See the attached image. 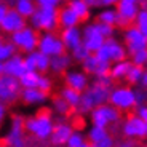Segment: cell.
<instances>
[{
  "label": "cell",
  "instance_id": "b9f144b4",
  "mask_svg": "<svg viewBox=\"0 0 147 147\" xmlns=\"http://www.w3.org/2000/svg\"><path fill=\"white\" fill-rule=\"evenodd\" d=\"M53 88V83H51V80L47 77V75H43L42 74L40 75V78H38V85H37V90H40V91H43V93H47L48 94V91Z\"/></svg>",
  "mask_w": 147,
  "mask_h": 147
},
{
  "label": "cell",
  "instance_id": "4dcf8cb0",
  "mask_svg": "<svg viewBox=\"0 0 147 147\" xmlns=\"http://www.w3.org/2000/svg\"><path fill=\"white\" fill-rule=\"evenodd\" d=\"M34 59H35V70L40 72H48L50 70V58L38 51H34Z\"/></svg>",
  "mask_w": 147,
  "mask_h": 147
},
{
  "label": "cell",
  "instance_id": "9a60e30c",
  "mask_svg": "<svg viewBox=\"0 0 147 147\" xmlns=\"http://www.w3.org/2000/svg\"><path fill=\"white\" fill-rule=\"evenodd\" d=\"M64 83H66L67 88L70 90H75V91L78 93H83L85 90L88 88V75L85 72H82V70H69V72H66V75H64Z\"/></svg>",
  "mask_w": 147,
  "mask_h": 147
},
{
  "label": "cell",
  "instance_id": "4fadbf2b",
  "mask_svg": "<svg viewBox=\"0 0 147 147\" xmlns=\"http://www.w3.org/2000/svg\"><path fill=\"white\" fill-rule=\"evenodd\" d=\"M104 42H106V38L101 37L99 34L96 32L93 24H86V26L83 27V30H82V45H83L91 55H94V53L102 47Z\"/></svg>",
  "mask_w": 147,
  "mask_h": 147
},
{
  "label": "cell",
  "instance_id": "ba28073f",
  "mask_svg": "<svg viewBox=\"0 0 147 147\" xmlns=\"http://www.w3.org/2000/svg\"><path fill=\"white\" fill-rule=\"evenodd\" d=\"M90 120H91L93 126L107 128L109 125L117 123L120 120V112L117 109H114L110 104H102V106L96 107L90 112Z\"/></svg>",
  "mask_w": 147,
  "mask_h": 147
},
{
  "label": "cell",
  "instance_id": "7a4b0ae2",
  "mask_svg": "<svg viewBox=\"0 0 147 147\" xmlns=\"http://www.w3.org/2000/svg\"><path fill=\"white\" fill-rule=\"evenodd\" d=\"M94 56L101 63L115 64V63H120V61H125L128 53H126V48L117 38L112 37V38H107L104 42V45L94 53Z\"/></svg>",
  "mask_w": 147,
  "mask_h": 147
},
{
  "label": "cell",
  "instance_id": "c3c4849f",
  "mask_svg": "<svg viewBox=\"0 0 147 147\" xmlns=\"http://www.w3.org/2000/svg\"><path fill=\"white\" fill-rule=\"evenodd\" d=\"M5 117H7V107H5V104L0 102V125L5 120Z\"/></svg>",
  "mask_w": 147,
  "mask_h": 147
},
{
  "label": "cell",
  "instance_id": "bcb514c9",
  "mask_svg": "<svg viewBox=\"0 0 147 147\" xmlns=\"http://www.w3.org/2000/svg\"><path fill=\"white\" fill-rule=\"evenodd\" d=\"M7 11H8V7L5 2H0V24H2V21H3L5 15H7Z\"/></svg>",
  "mask_w": 147,
  "mask_h": 147
},
{
  "label": "cell",
  "instance_id": "8992f818",
  "mask_svg": "<svg viewBox=\"0 0 147 147\" xmlns=\"http://www.w3.org/2000/svg\"><path fill=\"white\" fill-rule=\"evenodd\" d=\"M10 43L16 48V50H22L29 53L37 51V45H38V35L34 29H30L29 26H26L24 29L18 30V32L11 34V40Z\"/></svg>",
  "mask_w": 147,
  "mask_h": 147
},
{
  "label": "cell",
  "instance_id": "cb8c5ba5",
  "mask_svg": "<svg viewBox=\"0 0 147 147\" xmlns=\"http://www.w3.org/2000/svg\"><path fill=\"white\" fill-rule=\"evenodd\" d=\"M13 8H15L16 13L24 19H29L37 10L35 2H32V0H18V2H15V7Z\"/></svg>",
  "mask_w": 147,
  "mask_h": 147
},
{
  "label": "cell",
  "instance_id": "681fc988",
  "mask_svg": "<svg viewBox=\"0 0 147 147\" xmlns=\"http://www.w3.org/2000/svg\"><path fill=\"white\" fill-rule=\"evenodd\" d=\"M118 147H134V142H133L131 139H126V141L118 144Z\"/></svg>",
  "mask_w": 147,
  "mask_h": 147
},
{
  "label": "cell",
  "instance_id": "1f68e13d",
  "mask_svg": "<svg viewBox=\"0 0 147 147\" xmlns=\"http://www.w3.org/2000/svg\"><path fill=\"white\" fill-rule=\"evenodd\" d=\"M98 66H99V61L96 59V56L94 55H90L88 58L85 59L83 63H82V72H85L86 75H94L96 74V70H98Z\"/></svg>",
  "mask_w": 147,
  "mask_h": 147
},
{
  "label": "cell",
  "instance_id": "d6a6232c",
  "mask_svg": "<svg viewBox=\"0 0 147 147\" xmlns=\"http://www.w3.org/2000/svg\"><path fill=\"white\" fill-rule=\"evenodd\" d=\"M129 63L133 64V66H136V67H142L147 64V48L146 50H138V51L131 53L129 55Z\"/></svg>",
  "mask_w": 147,
  "mask_h": 147
},
{
  "label": "cell",
  "instance_id": "ac0fdd59",
  "mask_svg": "<svg viewBox=\"0 0 147 147\" xmlns=\"http://www.w3.org/2000/svg\"><path fill=\"white\" fill-rule=\"evenodd\" d=\"M38 10V8H37ZM38 18H40V30L45 32H53L59 26L58 10H38Z\"/></svg>",
  "mask_w": 147,
  "mask_h": 147
},
{
  "label": "cell",
  "instance_id": "9f6ffc18",
  "mask_svg": "<svg viewBox=\"0 0 147 147\" xmlns=\"http://www.w3.org/2000/svg\"><path fill=\"white\" fill-rule=\"evenodd\" d=\"M146 138H147V134H146Z\"/></svg>",
  "mask_w": 147,
  "mask_h": 147
},
{
  "label": "cell",
  "instance_id": "484cf974",
  "mask_svg": "<svg viewBox=\"0 0 147 147\" xmlns=\"http://www.w3.org/2000/svg\"><path fill=\"white\" fill-rule=\"evenodd\" d=\"M80 96H82V93H78V91H75V90H70V88H67V86H64V88L61 90L59 98H63V99L69 104L70 109H77L78 104H80Z\"/></svg>",
  "mask_w": 147,
  "mask_h": 147
},
{
  "label": "cell",
  "instance_id": "e575fe53",
  "mask_svg": "<svg viewBox=\"0 0 147 147\" xmlns=\"http://www.w3.org/2000/svg\"><path fill=\"white\" fill-rule=\"evenodd\" d=\"M142 74H144V69H142V67L131 66V69H129L128 74H126V77H125V78H126V82H128L129 85H139Z\"/></svg>",
  "mask_w": 147,
  "mask_h": 147
},
{
  "label": "cell",
  "instance_id": "f35d334b",
  "mask_svg": "<svg viewBox=\"0 0 147 147\" xmlns=\"http://www.w3.org/2000/svg\"><path fill=\"white\" fill-rule=\"evenodd\" d=\"M53 109L58 112V114H61V115H67L70 112V107H69V104L66 102V101L63 99V98H55L53 99Z\"/></svg>",
  "mask_w": 147,
  "mask_h": 147
},
{
  "label": "cell",
  "instance_id": "7bdbcfd3",
  "mask_svg": "<svg viewBox=\"0 0 147 147\" xmlns=\"http://www.w3.org/2000/svg\"><path fill=\"white\" fill-rule=\"evenodd\" d=\"M134 98H136V106L147 104V91L146 90H134Z\"/></svg>",
  "mask_w": 147,
  "mask_h": 147
},
{
  "label": "cell",
  "instance_id": "f907efd6",
  "mask_svg": "<svg viewBox=\"0 0 147 147\" xmlns=\"http://www.w3.org/2000/svg\"><path fill=\"white\" fill-rule=\"evenodd\" d=\"M0 75H3V64L0 63Z\"/></svg>",
  "mask_w": 147,
  "mask_h": 147
},
{
  "label": "cell",
  "instance_id": "7dc6e473",
  "mask_svg": "<svg viewBox=\"0 0 147 147\" xmlns=\"http://www.w3.org/2000/svg\"><path fill=\"white\" fill-rule=\"evenodd\" d=\"M139 85H141V90H146V91H147V70H144L142 77H141Z\"/></svg>",
  "mask_w": 147,
  "mask_h": 147
},
{
  "label": "cell",
  "instance_id": "d590c367",
  "mask_svg": "<svg viewBox=\"0 0 147 147\" xmlns=\"http://www.w3.org/2000/svg\"><path fill=\"white\" fill-rule=\"evenodd\" d=\"M93 26H94V29H96V32L99 34L101 37H104V38H112L114 37V34H115V27H112V26H107V24H102V22H93Z\"/></svg>",
  "mask_w": 147,
  "mask_h": 147
},
{
  "label": "cell",
  "instance_id": "db71d44e",
  "mask_svg": "<svg viewBox=\"0 0 147 147\" xmlns=\"http://www.w3.org/2000/svg\"><path fill=\"white\" fill-rule=\"evenodd\" d=\"M0 147H8V146H0Z\"/></svg>",
  "mask_w": 147,
  "mask_h": 147
},
{
  "label": "cell",
  "instance_id": "ffe728a7",
  "mask_svg": "<svg viewBox=\"0 0 147 147\" xmlns=\"http://www.w3.org/2000/svg\"><path fill=\"white\" fill-rule=\"evenodd\" d=\"M58 19L59 26H63V29H69V27H78V16L69 8V5L63 8H58Z\"/></svg>",
  "mask_w": 147,
  "mask_h": 147
},
{
  "label": "cell",
  "instance_id": "7402d4cb",
  "mask_svg": "<svg viewBox=\"0 0 147 147\" xmlns=\"http://www.w3.org/2000/svg\"><path fill=\"white\" fill-rule=\"evenodd\" d=\"M70 64H72V58H70L67 53L61 56H55V58H50V69L56 74H63L66 70H69Z\"/></svg>",
  "mask_w": 147,
  "mask_h": 147
},
{
  "label": "cell",
  "instance_id": "30bf717a",
  "mask_svg": "<svg viewBox=\"0 0 147 147\" xmlns=\"http://www.w3.org/2000/svg\"><path fill=\"white\" fill-rule=\"evenodd\" d=\"M123 136L126 139H144L147 134V125L144 123L141 118H138L136 115H129L121 126Z\"/></svg>",
  "mask_w": 147,
  "mask_h": 147
},
{
  "label": "cell",
  "instance_id": "9c48e42d",
  "mask_svg": "<svg viewBox=\"0 0 147 147\" xmlns=\"http://www.w3.org/2000/svg\"><path fill=\"white\" fill-rule=\"evenodd\" d=\"M21 96V86H19L18 78L8 77V75H0V102L10 104L15 102Z\"/></svg>",
  "mask_w": 147,
  "mask_h": 147
},
{
  "label": "cell",
  "instance_id": "603a6c76",
  "mask_svg": "<svg viewBox=\"0 0 147 147\" xmlns=\"http://www.w3.org/2000/svg\"><path fill=\"white\" fill-rule=\"evenodd\" d=\"M133 64L129 63V59H125V61H120V63L110 64V70H109V77L112 80H121V78L126 77V74L129 72Z\"/></svg>",
  "mask_w": 147,
  "mask_h": 147
},
{
  "label": "cell",
  "instance_id": "ee69618b",
  "mask_svg": "<svg viewBox=\"0 0 147 147\" xmlns=\"http://www.w3.org/2000/svg\"><path fill=\"white\" fill-rule=\"evenodd\" d=\"M115 146V141H114V138L110 136H106L104 139H101L99 142H94V144H91V147H114Z\"/></svg>",
  "mask_w": 147,
  "mask_h": 147
},
{
  "label": "cell",
  "instance_id": "8fae6325",
  "mask_svg": "<svg viewBox=\"0 0 147 147\" xmlns=\"http://www.w3.org/2000/svg\"><path fill=\"white\" fill-rule=\"evenodd\" d=\"M22 129H24V118L15 115L11 118L10 131L5 136V146L8 147H24V139H22Z\"/></svg>",
  "mask_w": 147,
  "mask_h": 147
},
{
  "label": "cell",
  "instance_id": "f5cc1de1",
  "mask_svg": "<svg viewBox=\"0 0 147 147\" xmlns=\"http://www.w3.org/2000/svg\"><path fill=\"white\" fill-rule=\"evenodd\" d=\"M0 43H3V38H2V35H0Z\"/></svg>",
  "mask_w": 147,
  "mask_h": 147
},
{
  "label": "cell",
  "instance_id": "3957f363",
  "mask_svg": "<svg viewBox=\"0 0 147 147\" xmlns=\"http://www.w3.org/2000/svg\"><path fill=\"white\" fill-rule=\"evenodd\" d=\"M53 118L48 114H37L34 117H29L24 120V129L29 131L30 134L37 138V139H48L53 133Z\"/></svg>",
  "mask_w": 147,
  "mask_h": 147
},
{
  "label": "cell",
  "instance_id": "277c9868",
  "mask_svg": "<svg viewBox=\"0 0 147 147\" xmlns=\"http://www.w3.org/2000/svg\"><path fill=\"white\" fill-rule=\"evenodd\" d=\"M110 106L117 109L118 112L123 110H131L136 107V98H134V90L131 86H118V88L110 90L109 102Z\"/></svg>",
  "mask_w": 147,
  "mask_h": 147
},
{
  "label": "cell",
  "instance_id": "4316f807",
  "mask_svg": "<svg viewBox=\"0 0 147 147\" xmlns=\"http://www.w3.org/2000/svg\"><path fill=\"white\" fill-rule=\"evenodd\" d=\"M69 8L78 16V19H86L90 16V7L86 5L85 0H72L69 3Z\"/></svg>",
  "mask_w": 147,
  "mask_h": 147
},
{
  "label": "cell",
  "instance_id": "ab89813d",
  "mask_svg": "<svg viewBox=\"0 0 147 147\" xmlns=\"http://www.w3.org/2000/svg\"><path fill=\"white\" fill-rule=\"evenodd\" d=\"M61 5L59 0H37L35 2V7L38 10H58V7Z\"/></svg>",
  "mask_w": 147,
  "mask_h": 147
},
{
  "label": "cell",
  "instance_id": "74e56055",
  "mask_svg": "<svg viewBox=\"0 0 147 147\" xmlns=\"http://www.w3.org/2000/svg\"><path fill=\"white\" fill-rule=\"evenodd\" d=\"M90 55H91V53H90L88 50L83 47V45H80V47H77L75 50H72V51H70V58L75 59V61H77V63H80V64L83 63V61L88 58Z\"/></svg>",
  "mask_w": 147,
  "mask_h": 147
},
{
  "label": "cell",
  "instance_id": "816d5d0a",
  "mask_svg": "<svg viewBox=\"0 0 147 147\" xmlns=\"http://www.w3.org/2000/svg\"><path fill=\"white\" fill-rule=\"evenodd\" d=\"M82 147H91V144H90V142H85V144H83V146H82Z\"/></svg>",
  "mask_w": 147,
  "mask_h": 147
},
{
  "label": "cell",
  "instance_id": "f6af8a7d",
  "mask_svg": "<svg viewBox=\"0 0 147 147\" xmlns=\"http://www.w3.org/2000/svg\"><path fill=\"white\" fill-rule=\"evenodd\" d=\"M134 110H136V114L134 115H136L138 118H141V120L147 125V104H144V106H136Z\"/></svg>",
  "mask_w": 147,
  "mask_h": 147
},
{
  "label": "cell",
  "instance_id": "d6986e66",
  "mask_svg": "<svg viewBox=\"0 0 147 147\" xmlns=\"http://www.w3.org/2000/svg\"><path fill=\"white\" fill-rule=\"evenodd\" d=\"M72 133H74V128L69 123H58V125L53 126V133L50 139L55 146H63V144L67 142V139H69Z\"/></svg>",
  "mask_w": 147,
  "mask_h": 147
},
{
  "label": "cell",
  "instance_id": "d4e9b609",
  "mask_svg": "<svg viewBox=\"0 0 147 147\" xmlns=\"http://www.w3.org/2000/svg\"><path fill=\"white\" fill-rule=\"evenodd\" d=\"M40 75H42V74H38V72H26V74H22L21 77L18 78L21 90H32V88H37Z\"/></svg>",
  "mask_w": 147,
  "mask_h": 147
},
{
  "label": "cell",
  "instance_id": "52a82bcc",
  "mask_svg": "<svg viewBox=\"0 0 147 147\" xmlns=\"http://www.w3.org/2000/svg\"><path fill=\"white\" fill-rule=\"evenodd\" d=\"M37 51L42 55L48 56V58H55V56H61L66 53L63 42L56 34L53 32H45L38 37V45H37Z\"/></svg>",
  "mask_w": 147,
  "mask_h": 147
},
{
  "label": "cell",
  "instance_id": "f546056e",
  "mask_svg": "<svg viewBox=\"0 0 147 147\" xmlns=\"http://www.w3.org/2000/svg\"><path fill=\"white\" fill-rule=\"evenodd\" d=\"M134 27L147 38V8H141L134 19Z\"/></svg>",
  "mask_w": 147,
  "mask_h": 147
},
{
  "label": "cell",
  "instance_id": "f1b7e54d",
  "mask_svg": "<svg viewBox=\"0 0 147 147\" xmlns=\"http://www.w3.org/2000/svg\"><path fill=\"white\" fill-rule=\"evenodd\" d=\"M106 136H109V131H107V128H101V126H91V128L88 129V134H86L90 144L99 142V141L104 139Z\"/></svg>",
  "mask_w": 147,
  "mask_h": 147
},
{
  "label": "cell",
  "instance_id": "8d00e7d4",
  "mask_svg": "<svg viewBox=\"0 0 147 147\" xmlns=\"http://www.w3.org/2000/svg\"><path fill=\"white\" fill-rule=\"evenodd\" d=\"M85 142H86V141H85V134H83V133H82V131H75V129H74V133L69 136V139H67L66 146L67 147H82Z\"/></svg>",
  "mask_w": 147,
  "mask_h": 147
},
{
  "label": "cell",
  "instance_id": "60d3db41",
  "mask_svg": "<svg viewBox=\"0 0 147 147\" xmlns=\"http://www.w3.org/2000/svg\"><path fill=\"white\" fill-rule=\"evenodd\" d=\"M85 2H86V5H88L90 8L94 7V8H102V10L112 8L115 5L114 0H85Z\"/></svg>",
  "mask_w": 147,
  "mask_h": 147
},
{
  "label": "cell",
  "instance_id": "5bb4252c",
  "mask_svg": "<svg viewBox=\"0 0 147 147\" xmlns=\"http://www.w3.org/2000/svg\"><path fill=\"white\" fill-rule=\"evenodd\" d=\"M27 26V21L24 18H21V16L16 13L15 8H8L7 15H5L3 21H2V24H0V29L3 30L5 34H15L18 32V30L24 29V27Z\"/></svg>",
  "mask_w": 147,
  "mask_h": 147
},
{
  "label": "cell",
  "instance_id": "11a10c76",
  "mask_svg": "<svg viewBox=\"0 0 147 147\" xmlns=\"http://www.w3.org/2000/svg\"><path fill=\"white\" fill-rule=\"evenodd\" d=\"M144 147H147V142H146V146H144Z\"/></svg>",
  "mask_w": 147,
  "mask_h": 147
},
{
  "label": "cell",
  "instance_id": "5b68a950",
  "mask_svg": "<svg viewBox=\"0 0 147 147\" xmlns=\"http://www.w3.org/2000/svg\"><path fill=\"white\" fill-rule=\"evenodd\" d=\"M139 2L138 0H120L115 2V11H117V24L118 27H129L136 19L139 13Z\"/></svg>",
  "mask_w": 147,
  "mask_h": 147
},
{
  "label": "cell",
  "instance_id": "6da1fadb",
  "mask_svg": "<svg viewBox=\"0 0 147 147\" xmlns=\"http://www.w3.org/2000/svg\"><path fill=\"white\" fill-rule=\"evenodd\" d=\"M110 90L112 88L102 85L101 82L94 80L91 85H88V88L82 93L80 104H78L77 110L80 114H90L93 109L102 106V104H107L109 102Z\"/></svg>",
  "mask_w": 147,
  "mask_h": 147
},
{
  "label": "cell",
  "instance_id": "836d02e7",
  "mask_svg": "<svg viewBox=\"0 0 147 147\" xmlns=\"http://www.w3.org/2000/svg\"><path fill=\"white\" fill-rule=\"evenodd\" d=\"M16 55V48L10 43V42H3L0 43V63L3 64L5 61H8L10 58Z\"/></svg>",
  "mask_w": 147,
  "mask_h": 147
},
{
  "label": "cell",
  "instance_id": "44dd1931",
  "mask_svg": "<svg viewBox=\"0 0 147 147\" xmlns=\"http://www.w3.org/2000/svg\"><path fill=\"white\" fill-rule=\"evenodd\" d=\"M26 104H43L47 101L48 94L37 88L32 90H21V96H19Z\"/></svg>",
  "mask_w": 147,
  "mask_h": 147
},
{
  "label": "cell",
  "instance_id": "83f0119b",
  "mask_svg": "<svg viewBox=\"0 0 147 147\" xmlns=\"http://www.w3.org/2000/svg\"><path fill=\"white\" fill-rule=\"evenodd\" d=\"M98 22H102V24L115 27V24H117V11H115V8L101 10L99 15H98Z\"/></svg>",
  "mask_w": 147,
  "mask_h": 147
},
{
  "label": "cell",
  "instance_id": "2e32d148",
  "mask_svg": "<svg viewBox=\"0 0 147 147\" xmlns=\"http://www.w3.org/2000/svg\"><path fill=\"white\" fill-rule=\"evenodd\" d=\"M26 67H24V59L19 55H15L13 58H10L8 61L3 63V75L13 78H19L22 74H26Z\"/></svg>",
  "mask_w": 147,
  "mask_h": 147
},
{
  "label": "cell",
  "instance_id": "7c38bea8",
  "mask_svg": "<svg viewBox=\"0 0 147 147\" xmlns=\"http://www.w3.org/2000/svg\"><path fill=\"white\" fill-rule=\"evenodd\" d=\"M123 38H125V48H126L128 55L138 51V50H146L147 48V38L134 26L126 27L125 34H123Z\"/></svg>",
  "mask_w": 147,
  "mask_h": 147
},
{
  "label": "cell",
  "instance_id": "e0dca14e",
  "mask_svg": "<svg viewBox=\"0 0 147 147\" xmlns=\"http://www.w3.org/2000/svg\"><path fill=\"white\" fill-rule=\"evenodd\" d=\"M61 42H63L64 48L72 51L77 47L82 45V30L78 27H69V29H63V34H61Z\"/></svg>",
  "mask_w": 147,
  "mask_h": 147
}]
</instances>
